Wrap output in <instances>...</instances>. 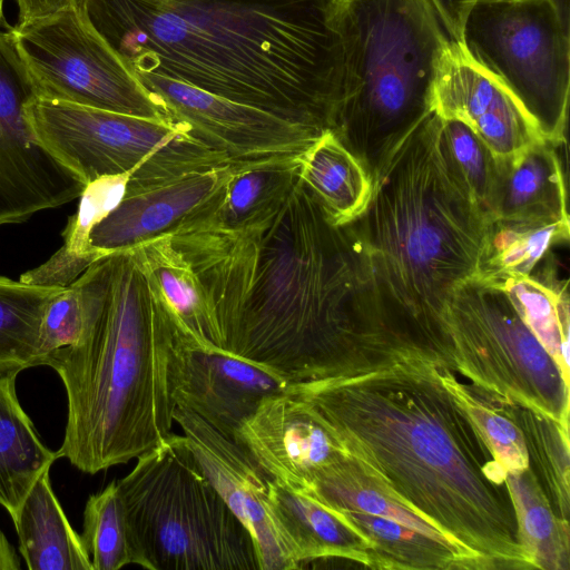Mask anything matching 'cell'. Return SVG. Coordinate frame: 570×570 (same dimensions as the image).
Returning a JSON list of instances; mask_svg holds the SVG:
<instances>
[{
	"label": "cell",
	"mask_w": 570,
	"mask_h": 570,
	"mask_svg": "<svg viewBox=\"0 0 570 570\" xmlns=\"http://www.w3.org/2000/svg\"><path fill=\"white\" fill-rule=\"evenodd\" d=\"M203 284L222 348L289 385L366 373L396 346L347 224H335L299 175L233 225L168 233Z\"/></svg>",
	"instance_id": "cell-1"
},
{
	"label": "cell",
	"mask_w": 570,
	"mask_h": 570,
	"mask_svg": "<svg viewBox=\"0 0 570 570\" xmlns=\"http://www.w3.org/2000/svg\"><path fill=\"white\" fill-rule=\"evenodd\" d=\"M445 368L405 360L287 392L307 402L345 454L473 568H533L507 471L446 384Z\"/></svg>",
	"instance_id": "cell-2"
},
{
	"label": "cell",
	"mask_w": 570,
	"mask_h": 570,
	"mask_svg": "<svg viewBox=\"0 0 570 570\" xmlns=\"http://www.w3.org/2000/svg\"><path fill=\"white\" fill-rule=\"evenodd\" d=\"M337 0H76L131 72H150L321 131L343 90Z\"/></svg>",
	"instance_id": "cell-3"
},
{
	"label": "cell",
	"mask_w": 570,
	"mask_h": 570,
	"mask_svg": "<svg viewBox=\"0 0 570 570\" xmlns=\"http://www.w3.org/2000/svg\"><path fill=\"white\" fill-rule=\"evenodd\" d=\"M371 195L350 226L380 309L411 353L446 362L452 294L479 276L489 218L451 165L431 111L368 174Z\"/></svg>",
	"instance_id": "cell-4"
},
{
	"label": "cell",
	"mask_w": 570,
	"mask_h": 570,
	"mask_svg": "<svg viewBox=\"0 0 570 570\" xmlns=\"http://www.w3.org/2000/svg\"><path fill=\"white\" fill-rule=\"evenodd\" d=\"M76 281L86 307L82 334L43 365L67 395L57 455L96 474L136 460L173 432L178 325L130 250L96 261Z\"/></svg>",
	"instance_id": "cell-5"
},
{
	"label": "cell",
	"mask_w": 570,
	"mask_h": 570,
	"mask_svg": "<svg viewBox=\"0 0 570 570\" xmlns=\"http://www.w3.org/2000/svg\"><path fill=\"white\" fill-rule=\"evenodd\" d=\"M343 90L333 134L367 175L433 111L452 39L430 0H337Z\"/></svg>",
	"instance_id": "cell-6"
},
{
	"label": "cell",
	"mask_w": 570,
	"mask_h": 570,
	"mask_svg": "<svg viewBox=\"0 0 570 570\" xmlns=\"http://www.w3.org/2000/svg\"><path fill=\"white\" fill-rule=\"evenodd\" d=\"M117 487L138 564L148 570H259L248 529L204 474L184 435L136 459Z\"/></svg>",
	"instance_id": "cell-7"
},
{
	"label": "cell",
	"mask_w": 570,
	"mask_h": 570,
	"mask_svg": "<svg viewBox=\"0 0 570 570\" xmlns=\"http://www.w3.org/2000/svg\"><path fill=\"white\" fill-rule=\"evenodd\" d=\"M27 116L39 141L83 184L131 173L127 188L230 165L181 126L38 96Z\"/></svg>",
	"instance_id": "cell-8"
},
{
	"label": "cell",
	"mask_w": 570,
	"mask_h": 570,
	"mask_svg": "<svg viewBox=\"0 0 570 570\" xmlns=\"http://www.w3.org/2000/svg\"><path fill=\"white\" fill-rule=\"evenodd\" d=\"M458 45L512 95L544 141L566 142L570 31L550 0H478Z\"/></svg>",
	"instance_id": "cell-9"
},
{
	"label": "cell",
	"mask_w": 570,
	"mask_h": 570,
	"mask_svg": "<svg viewBox=\"0 0 570 570\" xmlns=\"http://www.w3.org/2000/svg\"><path fill=\"white\" fill-rule=\"evenodd\" d=\"M444 324L455 371L568 425L569 376L499 285L481 277L462 284L449 301Z\"/></svg>",
	"instance_id": "cell-10"
},
{
	"label": "cell",
	"mask_w": 570,
	"mask_h": 570,
	"mask_svg": "<svg viewBox=\"0 0 570 570\" xmlns=\"http://www.w3.org/2000/svg\"><path fill=\"white\" fill-rule=\"evenodd\" d=\"M9 33L41 97L170 121L129 67L83 21L76 6L19 21Z\"/></svg>",
	"instance_id": "cell-11"
},
{
	"label": "cell",
	"mask_w": 570,
	"mask_h": 570,
	"mask_svg": "<svg viewBox=\"0 0 570 570\" xmlns=\"http://www.w3.org/2000/svg\"><path fill=\"white\" fill-rule=\"evenodd\" d=\"M38 96L10 33L0 30V226L68 204L87 186L33 132L27 107Z\"/></svg>",
	"instance_id": "cell-12"
},
{
	"label": "cell",
	"mask_w": 570,
	"mask_h": 570,
	"mask_svg": "<svg viewBox=\"0 0 570 570\" xmlns=\"http://www.w3.org/2000/svg\"><path fill=\"white\" fill-rule=\"evenodd\" d=\"M132 73L171 122L233 166L302 158L325 132L159 75Z\"/></svg>",
	"instance_id": "cell-13"
},
{
	"label": "cell",
	"mask_w": 570,
	"mask_h": 570,
	"mask_svg": "<svg viewBox=\"0 0 570 570\" xmlns=\"http://www.w3.org/2000/svg\"><path fill=\"white\" fill-rule=\"evenodd\" d=\"M288 387L275 372L202 345L178 326L173 365L176 407L198 415L223 435L234 440L264 399L287 393Z\"/></svg>",
	"instance_id": "cell-14"
},
{
	"label": "cell",
	"mask_w": 570,
	"mask_h": 570,
	"mask_svg": "<svg viewBox=\"0 0 570 570\" xmlns=\"http://www.w3.org/2000/svg\"><path fill=\"white\" fill-rule=\"evenodd\" d=\"M174 421L209 482L248 529L259 570L297 569L272 518L268 504L272 480L250 454L198 415L176 407Z\"/></svg>",
	"instance_id": "cell-15"
},
{
	"label": "cell",
	"mask_w": 570,
	"mask_h": 570,
	"mask_svg": "<svg viewBox=\"0 0 570 570\" xmlns=\"http://www.w3.org/2000/svg\"><path fill=\"white\" fill-rule=\"evenodd\" d=\"M242 166L223 165L127 188L120 204L90 233L102 256L128 250L212 214Z\"/></svg>",
	"instance_id": "cell-16"
},
{
	"label": "cell",
	"mask_w": 570,
	"mask_h": 570,
	"mask_svg": "<svg viewBox=\"0 0 570 570\" xmlns=\"http://www.w3.org/2000/svg\"><path fill=\"white\" fill-rule=\"evenodd\" d=\"M234 440L271 479L296 488L346 455L314 409L288 392L264 399Z\"/></svg>",
	"instance_id": "cell-17"
},
{
	"label": "cell",
	"mask_w": 570,
	"mask_h": 570,
	"mask_svg": "<svg viewBox=\"0 0 570 570\" xmlns=\"http://www.w3.org/2000/svg\"><path fill=\"white\" fill-rule=\"evenodd\" d=\"M433 111L442 119L459 120L470 127L497 160L544 141L512 95L475 66L454 41L440 65Z\"/></svg>",
	"instance_id": "cell-18"
},
{
	"label": "cell",
	"mask_w": 570,
	"mask_h": 570,
	"mask_svg": "<svg viewBox=\"0 0 570 570\" xmlns=\"http://www.w3.org/2000/svg\"><path fill=\"white\" fill-rule=\"evenodd\" d=\"M268 504L297 569L326 559L352 560L374 568L370 544L337 511L306 489L272 479Z\"/></svg>",
	"instance_id": "cell-19"
},
{
	"label": "cell",
	"mask_w": 570,
	"mask_h": 570,
	"mask_svg": "<svg viewBox=\"0 0 570 570\" xmlns=\"http://www.w3.org/2000/svg\"><path fill=\"white\" fill-rule=\"evenodd\" d=\"M554 147L539 141L497 160L489 219L569 224L566 177Z\"/></svg>",
	"instance_id": "cell-20"
},
{
	"label": "cell",
	"mask_w": 570,
	"mask_h": 570,
	"mask_svg": "<svg viewBox=\"0 0 570 570\" xmlns=\"http://www.w3.org/2000/svg\"><path fill=\"white\" fill-rule=\"evenodd\" d=\"M131 252L178 326L197 343L222 348V336L203 284L168 234Z\"/></svg>",
	"instance_id": "cell-21"
},
{
	"label": "cell",
	"mask_w": 570,
	"mask_h": 570,
	"mask_svg": "<svg viewBox=\"0 0 570 570\" xmlns=\"http://www.w3.org/2000/svg\"><path fill=\"white\" fill-rule=\"evenodd\" d=\"M49 471L39 475L12 519L20 553L30 570H94L53 492Z\"/></svg>",
	"instance_id": "cell-22"
},
{
	"label": "cell",
	"mask_w": 570,
	"mask_h": 570,
	"mask_svg": "<svg viewBox=\"0 0 570 570\" xmlns=\"http://www.w3.org/2000/svg\"><path fill=\"white\" fill-rule=\"evenodd\" d=\"M131 173L104 176L87 184L78 210L62 232L63 245L45 263L20 276L21 282L47 287H65L92 263L105 257L90 246L92 228L122 200Z\"/></svg>",
	"instance_id": "cell-23"
},
{
	"label": "cell",
	"mask_w": 570,
	"mask_h": 570,
	"mask_svg": "<svg viewBox=\"0 0 570 570\" xmlns=\"http://www.w3.org/2000/svg\"><path fill=\"white\" fill-rule=\"evenodd\" d=\"M14 374L0 375V505L11 519L39 475L58 459L48 449L23 411Z\"/></svg>",
	"instance_id": "cell-24"
},
{
	"label": "cell",
	"mask_w": 570,
	"mask_h": 570,
	"mask_svg": "<svg viewBox=\"0 0 570 570\" xmlns=\"http://www.w3.org/2000/svg\"><path fill=\"white\" fill-rule=\"evenodd\" d=\"M299 177L337 225L355 219L371 195L365 168L331 130L301 158Z\"/></svg>",
	"instance_id": "cell-25"
},
{
	"label": "cell",
	"mask_w": 570,
	"mask_h": 570,
	"mask_svg": "<svg viewBox=\"0 0 570 570\" xmlns=\"http://www.w3.org/2000/svg\"><path fill=\"white\" fill-rule=\"evenodd\" d=\"M304 489L334 510L389 518L455 548L434 525L390 494L347 455L320 470Z\"/></svg>",
	"instance_id": "cell-26"
},
{
	"label": "cell",
	"mask_w": 570,
	"mask_h": 570,
	"mask_svg": "<svg viewBox=\"0 0 570 570\" xmlns=\"http://www.w3.org/2000/svg\"><path fill=\"white\" fill-rule=\"evenodd\" d=\"M337 512L370 544L375 568H472L455 548L392 519L358 511Z\"/></svg>",
	"instance_id": "cell-27"
},
{
	"label": "cell",
	"mask_w": 570,
	"mask_h": 570,
	"mask_svg": "<svg viewBox=\"0 0 570 570\" xmlns=\"http://www.w3.org/2000/svg\"><path fill=\"white\" fill-rule=\"evenodd\" d=\"M548 272L540 277L530 274L494 284L508 294L529 330L569 376L568 281L561 282L552 269Z\"/></svg>",
	"instance_id": "cell-28"
},
{
	"label": "cell",
	"mask_w": 570,
	"mask_h": 570,
	"mask_svg": "<svg viewBox=\"0 0 570 570\" xmlns=\"http://www.w3.org/2000/svg\"><path fill=\"white\" fill-rule=\"evenodd\" d=\"M569 240V224L489 219L478 277L497 283L530 275L553 244Z\"/></svg>",
	"instance_id": "cell-29"
},
{
	"label": "cell",
	"mask_w": 570,
	"mask_h": 570,
	"mask_svg": "<svg viewBox=\"0 0 570 570\" xmlns=\"http://www.w3.org/2000/svg\"><path fill=\"white\" fill-rule=\"evenodd\" d=\"M59 288L0 276V375L38 366L42 311Z\"/></svg>",
	"instance_id": "cell-30"
},
{
	"label": "cell",
	"mask_w": 570,
	"mask_h": 570,
	"mask_svg": "<svg viewBox=\"0 0 570 570\" xmlns=\"http://www.w3.org/2000/svg\"><path fill=\"white\" fill-rule=\"evenodd\" d=\"M522 544L535 569L568 568V524L553 512L533 474L507 473Z\"/></svg>",
	"instance_id": "cell-31"
},
{
	"label": "cell",
	"mask_w": 570,
	"mask_h": 570,
	"mask_svg": "<svg viewBox=\"0 0 570 570\" xmlns=\"http://www.w3.org/2000/svg\"><path fill=\"white\" fill-rule=\"evenodd\" d=\"M80 537L94 570H118L138 564L117 480L88 498Z\"/></svg>",
	"instance_id": "cell-32"
},
{
	"label": "cell",
	"mask_w": 570,
	"mask_h": 570,
	"mask_svg": "<svg viewBox=\"0 0 570 570\" xmlns=\"http://www.w3.org/2000/svg\"><path fill=\"white\" fill-rule=\"evenodd\" d=\"M299 170L301 158L242 166L229 180L217 208L198 219L220 225L236 224L275 197L299 175Z\"/></svg>",
	"instance_id": "cell-33"
},
{
	"label": "cell",
	"mask_w": 570,
	"mask_h": 570,
	"mask_svg": "<svg viewBox=\"0 0 570 570\" xmlns=\"http://www.w3.org/2000/svg\"><path fill=\"white\" fill-rule=\"evenodd\" d=\"M442 140L451 165L489 218L498 173L497 158L488 145L459 120L442 119Z\"/></svg>",
	"instance_id": "cell-34"
},
{
	"label": "cell",
	"mask_w": 570,
	"mask_h": 570,
	"mask_svg": "<svg viewBox=\"0 0 570 570\" xmlns=\"http://www.w3.org/2000/svg\"><path fill=\"white\" fill-rule=\"evenodd\" d=\"M86 307L77 281L60 287L46 303L40 326L37 362L45 360L57 350L76 345L85 326Z\"/></svg>",
	"instance_id": "cell-35"
},
{
	"label": "cell",
	"mask_w": 570,
	"mask_h": 570,
	"mask_svg": "<svg viewBox=\"0 0 570 570\" xmlns=\"http://www.w3.org/2000/svg\"><path fill=\"white\" fill-rule=\"evenodd\" d=\"M434 6L448 35L460 43L464 20L478 0H430Z\"/></svg>",
	"instance_id": "cell-36"
},
{
	"label": "cell",
	"mask_w": 570,
	"mask_h": 570,
	"mask_svg": "<svg viewBox=\"0 0 570 570\" xmlns=\"http://www.w3.org/2000/svg\"><path fill=\"white\" fill-rule=\"evenodd\" d=\"M19 21L47 17L73 7L76 0H17Z\"/></svg>",
	"instance_id": "cell-37"
},
{
	"label": "cell",
	"mask_w": 570,
	"mask_h": 570,
	"mask_svg": "<svg viewBox=\"0 0 570 570\" xmlns=\"http://www.w3.org/2000/svg\"><path fill=\"white\" fill-rule=\"evenodd\" d=\"M20 561L14 548L0 529V570H18Z\"/></svg>",
	"instance_id": "cell-38"
},
{
	"label": "cell",
	"mask_w": 570,
	"mask_h": 570,
	"mask_svg": "<svg viewBox=\"0 0 570 570\" xmlns=\"http://www.w3.org/2000/svg\"><path fill=\"white\" fill-rule=\"evenodd\" d=\"M554 6L562 24L570 31V0H550Z\"/></svg>",
	"instance_id": "cell-39"
},
{
	"label": "cell",
	"mask_w": 570,
	"mask_h": 570,
	"mask_svg": "<svg viewBox=\"0 0 570 570\" xmlns=\"http://www.w3.org/2000/svg\"><path fill=\"white\" fill-rule=\"evenodd\" d=\"M2 13H3V0H0V22L2 20Z\"/></svg>",
	"instance_id": "cell-40"
}]
</instances>
